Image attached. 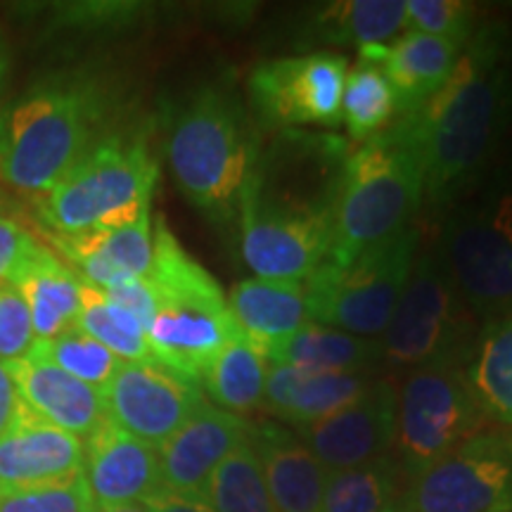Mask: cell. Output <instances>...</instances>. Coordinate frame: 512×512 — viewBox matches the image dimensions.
Wrapping results in <instances>:
<instances>
[{"label":"cell","instance_id":"d4e9b609","mask_svg":"<svg viewBox=\"0 0 512 512\" xmlns=\"http://www.w3.org/2000/svg\"><path fill=\"white\" fill-rule=\"evenodd\" d=\"M273 366H290L306 373H368L382 358L380 339L349 335L320 323H304L294 335L266 347Z\"/></svg>","mask_w":512,"mask_h":512},{"label":"cell","instance_id":"9a60e30c","mask_svg":"<svg viewBox=\"0 0 512 512\" xmlns=\"http://www.w3.org/2000/svg\"><path fill=\"white\" fill-rule=\"evenodd\" d=\"M252 425L240 415L204 406L159 448L162 491L200 501L211 475L230 453L249 441Z\"/></svg>","mask_w":512,"mask_h":512},{"label":"cell","instance_id":"2e32d148","mask_svg":"<svg viewBox=\"0 0 512 512\" xmlns=\"http://www.w3.org/2000/svg\"><path fill=\"white\" fill-rule=\"evenodd\" d=\"M240 247L245 264L264 280L304 283L328 259L332 223L294 219L240 207Z\"/></svg>","mask_w":512,"mask_h":512},{"label":"cell","instance_id":"5b68a950","mask_svg":"<svg viewBox=\"0 0 512 512\" xmlns=\"http://www.w3.org/2000/svg\"><path fill=\"white\" fill-rule=\"evenodd\" d=\"M152 233L155 261L147 280L157 311L147 325V344L157 363L200 384L204 370L240 330L214 275L185 252L164 219H157Z\"/></svg>","mask_w":512,"mask_h":512},{"label":"cell","instance_id":"ba28073f","mask_svg":"<svg viewBox=\"0 0 512 512\" xmlns=\"http://www.w3.org/2000/svg\"><path fill=\"white\" fill-rule=\"evenodd\" d=\"M472 311L437 254L415 256L406 290L380 339L382 358L396 368L460 366L472 335Z\"/></svg>","mask_w":512,"mask_h":512},{"label":"cell","instance_id":"277c9868","mask_svg":"<svg viewBox=\"0 0 512 512\" xmlns=\"http://www.w3.org/2000/svg\"><path fill=\"white\" fill-rule=\"evenodd\" d=\"M425 197L418 152L399 119L349 150L332 209L330 254L347 264L408 226Z\"/></svg>","mask_w":512,"mask_h":512},{"label":"cell","instance_id":"e575fe53","mask_svg":"<svg viewBox=\"0 0 512 512\" xmlns=\"http://www.w3.org/2000/svg\"><path fill=\"white\" fill-rule=\"evenodd\" d=\"M83 472L60 482L0 489V512H95Z\"/></svg>","mask_w":512,"mask_h":512},{"label":"cell","instance_id":"74e56055","mask_svg":"<svg viewBox=\"0 0 512 512\" xmlns=\"http://www.w3.org/2000/svg\"><path fill=\"white\" fill-rule=\"evenodd\" d=\"M36 245V238L29 233L22 223L10 219L8 214L0 211V285H8L12 273L17 271L19 261L27 256L31 247Z\"/></svg>","mask_w":512,"mask_h":512},{"label":"cell","instance_id":"1f68e13d","mask_svg":"<svg viewBox=\"0 0 512 512\" xmlns=\"http://www.w3.org/2000/svg\"><path fill=\"white\" fill-rule=\"evenodd\" d=\"M76 328L98 339L102 347L110 349L121 361H155L147 344L145 325L133 313L114 304L100 287L81 285V311Z\"/></svg>","mask_w":512,"mask_h":512},{"label":"cell","instance_id":"7a4b0ae2","mask_svg":"<svg viewBox=\"0 0 512 512\" xmlns=\"http://www.w3.org/2000/svg\"><path fill=\"white\" fill-rule=\"evenodd\" d=\"M107 107L100 83L86 74L34 83L0 112V181L22 195H46L102 138Z\"/></svg>","mask_w":512,"mask_h":512},{"label":"cell","instance_id":"ac0fdd59","mask_svg":"<svg viewBox=\"0 0 512 512\" xmlns=\"http://www.w3.org/2000/svg\"><path fill=\"white\" fill-rule=\"evenodd\" d=\"M8 368L29 411L50 425L86 439L98 430L102 420H107L102 389L67 375L36 347L29 356L8 363Z\"/></svg>","mask_w":512,"mask_h":512},{"label":"cell","instance_id":"ee69618b","mask_svg":"<svg viewBox=\"0 0 512 512\" xmlns=\"http://www.w3.org/2000/svg\"><path fill=\"white\" fill-rule=\"evenodd\" d=\"M384 512H408V510L403 508V505H401V498H399V501H396V503L392 505V508H387Z\"/></svg>","mask_w":512,"mask_h":512},{"label":"cell","instance_id":"e0dca14e","mask_svg":"<svg viewBox=\"0 0 512 512\" xmlns=\"http://www.w3.org/2000/svg\"><path fill=\"white\" fill-rule=\"evenodd\" d=\"M83 479L95 508L145 503L162 491L159 448L133 437L107 418L83 439Z\"/></svg>","mask_w":512,"mask_h":512},{"label":"cell","instance_id":"f1b7e54d","mask_svg":"<svg viewBox=\"0 0 512 512\" xmlns=\"http://www.w3.org/2000/svg\"><path fill=\"white\" fill-rule=\"evenodd\" d=\"M465 377L482 413L512 425V316L486 325Z\"/></svg>","mask_w":512,"mask_h":512},{"label":"cell","instance_id":"30bf717a","mask_svg":"<svg viewBox=\"0 0 512 512\" xmlns=\"http://www.w3.org/2000/svg\"><path fill=\"white\" fill-rule=\"evenodd\" d=\"M484 413L460 366L408 373L399 392L396 448L408 479L479 434Z\"/></svg>","mask_w":512,"mask_h":512},{"label":"cell","instance_id":"83f0119b","mask_svg":"<svg viewBox=\"0 0 512 512\" xmlns=\"http://www.w3.org/2000/svg\"><path fill=\"white\" fill-rule=\"evenodd\" d=\"M50 242L60 249L69 264L93 256L124 278H147L155 261V233H152L150 214L121 228H93L76 235L50 233Z\"/></svg>","mask_w":512,"mask_h":512},{"label":"cell","instance_id":"f35d334b","mask_svg":"<svg viewBox=\"0 0 512 512\" xmlns=\"http://www.w3.org/2000/svg\"><path fill=\"white\" fill-rule=\"evenodd\" d=\"M102 292H105L114 304H119L121 309L133 313V316H136L147 330V325H150V320L157 311V297H155V290H152L150 280L131 278V280H124V283L117 287H112V290H102Z\"/></svg>","mask_w":512,"mask_h":512},{"label":"cell","instance_id":"4316f807","mask_svg":"<svg viewBox=\"0 0 512 512\" xmlns=\"http://www.w3.org/2000/svg\"><path fill=\"white\" fill-rule=\"evenodd\" d=\"M406 29V0H344L320 10L313 36L328 46H387Z\"/></svg>","mask_w":512,"mask_h":512},{"label":"cell","instance_id":"52a82bcc","mask_svg":"<svg viewBox=\"0 0 512 512\" xmlns=\"http://www.w3.org/2000/svg\"><path fill=\"white\" fill-rule=\"evenodd\" d=\"M418 245V228L406 226L347 264L323 261L304 280L309 318L349 335L380 339L406 290Z\"/></svg>","mask_w":512,"mask_h":512},{"label":"cell","instance_id":"ffe728a7","mask_svg":"<svg viewBox=\"0 0 512 512\" xmlns=\"http://www.w3.org/2000/svg\"><path fill=\"white\" fill-rule=\"evenodd\" d=\"M83 472V439L27 411L0 437V489L50 484Z\"/></svg>","mask_w":512,"mask_h":512},{"label":"cell","instance_id":"d590c367","mask_svg":"<svg viewBox=\"0 0 512 512\" xmlns=\"http://www.w3.org/2000/svg\"><path fill=\"white\" fill-rule=\"evenodd\" d=\"M475 5L460 0H406V29L465 46L475 36Z\"/></svg>","mask_w":512,"mask_h":512},{"label":"cell","instance_id":"d6a6232c","mask_svg":"<svg viewBox=\"0 0 512 512\" xmlns=\"http://www.w3.org/2000/svg\"><path fill=\"white\" fill-rule=\"evenodd\" d=\"M202 503L211 512H278L249 441L216 467Z\"/></svg>","mask_w":512,"mask_h":512},{"label":"cell","instance_id":"4dcf8cb0","mask_svg":"<svg viewBox=\"0 0 512 512\" xmlns=\"http://www.w3.org/2000/svg\"><path fill=\"white\" fill-rule=\"evenodd\" d=\"M396 117L394 91L382 67L368 57L358 55L356 67L349 69L342 93V121L349 138L358 145L380 136Z\"/></svg>","mask_w":512,"mask_h":512},{"label":"cell","instance_id":"7c38bea8","mask_svg":"<svg viewBox=\"0 0 512 512\" xmlns=\"http://www.w3.org/2000/svg\"><path fill=\"white\" fill-rule=\"evenodd\" d=\"M349 62L335 50L264 62L249 76V98L261 124L271 128L337 126Z\"/></svg>","mask_w":512,"mask_h":512},{"label":"cell","instance_id":"8fae6325","mask_svg":"<svg viewBox=\"0 0 512 512\" xmlns=\"http://www.w3.org/2000/svg\"><path fill=\"white\" fill-rule=\"evenodd\" d=\"M408 512H512V437L475 434L408 479Z\"/></svg>","mask_w":512,"mask_h":512},{"label":"cell","instance_id":"ab89813d","mask_svg":"<svg viewBox=\"0 0 512 512\" xmlns=\"http://www.w3.org/2000/svg\"><path fill=\"white\" fill-rule=\"evenodd\" d=\"M29 406L24 403L19 387L12 377L8 363H0V437H5L19 420L24 418Z\"/></svg>","mask_w":512,"mask_h":512},{"label":"cell","instance_id":"8992f818","mask_svg":"<svg viewBox=\"0 0 512 512\" xmlns=\"http://www.w3.org/2000/svg\"><path fill=\"white\" fill-rule=\"evenodd\" d=\"M157 176L145 138L110 133L38 197V214L55 235L128 226L150 214Z\"/></svg>","mask_w":512,"mask_h":512},{"label":"cell","instance_id":"44dd1931","mask_svg":"<svg viewBox=\"0 0 512 512\" xmlns=\"http://www.w3.org/2000/svg\"><path fill=\"white\" fill-rule=\"evenodd\" d=\"M266 489L278 512H320L328 472L306 448L297 432L275 422H259L249 430Z\"/></svg>","mask_w":512,"mask_h":512},{"label":"cell","instance_id":"5bb4252c","mask_svg":"<svg viewBox=\"0 0 512 512\" xmlns=\"http://www.w3.org/2000/svg\"><path fill=\"white\" fill-rule=\"evenodd\" d=\"M399 392L389 380H370L354 401L311 425L294 427L297 437L325 470H347L387 456L396 441Z\"/></svg>","mask_w":512,"mask_h":512},{"label":"cell","instance_id":"836d02e7","mask_svg":"<svg viewBox=\"0 0 512 512\" xmlns=\"http://www.w3.org/2000/svg\"><path fill=\"white\" fill-rule=\"evenodd\" d=\"M36 349L53 366L76 377V380L91 384L95 389H105V384L112 380L121 363H124L110 349L102 347L98 339L86 335L76 325L64 330L62 335L46 339V342H36Z\"/></svg>","mask_w":512,"mask_h":512},{"label":"cell","instance_id":"60d3db41","mask_svg":"<svg viewBox=\"0 0 512 512\" xmlns=\"http://www.w3.org/2000/svg\"><path fill=\"white\" fill-rule=\"evenodd\" d=\"M145 505L150 508V512H211L207 505L200 501H190V498L166 494V491H159V494L147 498Z\"/></svg>","mask_w":512,"mask_h":512},{"label":"cell","instance_id":"8d00e7d4","mask_svg":"<svg viewBox=\"0 0 512 512\" xmlns=\"http://www.w3.org/2000/svg\"><path fill=\"white\" fill-rule=\"evenodd\" d=\"M36 342L24 297L12 283L0 285V363L29 356Z\"/></svg>","mask_w":512,"mask_h":512},{"label":"cell","instance_id":"4fadbf2b","mask_svg":"<svg viewBox=\"0 0 512 512\" xmlns=\"http://www.w3.org/2000/svg\"><path fill=\"white\" fill-rule=\"evenodd\" d=\"M102 396L107 418L152 446H162L207 403L200 384L157 361H124Z\"/></svg>","mask_w":512,"mask_h":512},{"label":"cell","instance_id":"484cf974","mask_svg":"<svg viewBox=\"0 0 512 512\" xmlns=\"http://www.w3.org/2000/svg\"><path fill=\"white\" fill-rule=\"evenodd\" d=\"M268 368L271 361L266 349L245 335H238L216 354L211 366L204 370L200 384L207 389L216 408L242 418L264 406Z\"/></svg>","mask_w":512,"mask_h":512},{"label":"cell","instance_id":"b9f144b4","mask_svg":"<svg viewBox=\"0 0 512 512\" xmlns=\"http://www.w3.org/2000/svg\"><path fill=\"white\" fill-rule=\"evenodd\" d=\"M5 76H8V50H5L3 38H0V100H3L5 91Z\"/></svg>","mask_w":512,"mask_h":512},{"label":"cell","instance_id":"6da1fadb","mask_svg":"<svg viewBox=\"0 0 512 512\" xmlns=\"http://www.w3.org/2000/svg\"><path fill=\"white\" fill-rule=\"evenodd\" d=\"M508 43L501 27L477 29L448 81L418 112L401 117L418 152L425 197L446 202L494 150L508 107Z\"/></svg>","mask_w":512,"mask_h":512},{"label":"cell","instance_id":"7402d4cb","mask_svg":"<svg viewBox=\"0 0 512 512\" xmlns=\"http://www.w3.org/2000/svg\"><path fill=\"white\" fill-rule=\"evenodd\" d=\"M12 285L27 302L38 342H46L74 328L81 311L83 280L55 249L36 240L12 273Z\"/></svg>","mask_w":512,"mask_h":512},{"label":"cell","instance_id":"d6986e66","mask_svg":"<svg viewBox=\"0 0 512 512\" xmlns=\"http://www.w3.org/2000/svg\"><path fill=\"white\" fill-rule=\"evenodd\" d=\"M463 48L448 38L408 31L387 46L361 48L358 55L380 64L394 91L396 117L401 119L418 112L444 86Z\"/></svg>","mask_w":512,"mask_h":512},{"label":"cell","instance_id":"603a6c76","mask_svg":"<svg viewBox=\"0 0 512 512\" xmlns=\"http://www.w3.org/2000/svg\"><path fill=\"white\" fill-rule=\"evenodd\" d=\"M370 384L368 373H306L290 366L268 368L264 408L294 427L339 411Z\"/></svg>","mask_w":512,"mask_h":512},{"label":"cell","instance_id":"f546056e","mask_svg":"<svg viewBox=\"0 0 512 512\" xmlns=\"http://www.w3.org/2000/svg\"><path fill=\"white\" fill-rule=\"evenodd\" d=\"M401 482L403 467L392 456L330 470L320 512H384L401 498Z\"/></svg>","mask_w":512,"mask_h":512},{"label":"cell","instance_id":"3957f363","mask_svg":"<svg viewBox=\"0 0 512 512\" xmlns=\"http://www.w3.org/2000/svg\"><path fill=\"white\" fill-rule=\"evenodd\" d=\"M259 152L245 107L214 86L190 95L166 143L178 190L211 221H226L238 211Z\"/></svg>","mask_w":512,"mask_h":512},{"label":"cell","instance_id":"9c48e42d","mask_svg":"<svg viewBox=\"0 0 512 512\" xmlns=\"http://www.w3.org/2000/svg\"><path fill=\"white\" fill-rule=\"evenodd\" d=\"M441 264L486 325L512 316V192H494L446 221Z\"/></svg>","mask_w":512,"mask_h":512},{"label":"cell","instance_id":"7bdbcfd3","mask_svg":"<svg viewBox=\"0 0 512 512\" xmlns=\"http://www.w3.org/2000/svg\"><path fill=\"white\" fill-rule=\"evenodd\" d=\"M95 512H150L145 503H131V505H117V508H98Z\"/></svg>","mask_w":512,"mask_h":512},{"label":"cell","instance_id":"cb8c5ba5","mask_svg":"<svg viewBox=\"0 0 512 512\" xmlns=\"http://www.w3.org/2000/svg\"><path fill=\"white\" fill-rule=\"evenodd\" d=\"M226 299L240 335L264 349L294 335L311 320L304 283L249 278L240 280Z\"/></svg>","mask_w":512,"mask_h":512}]
</instances>
